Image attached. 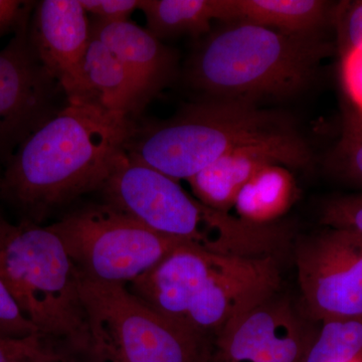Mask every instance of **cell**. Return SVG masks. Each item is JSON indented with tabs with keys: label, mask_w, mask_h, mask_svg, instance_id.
Segmentation results:
<instances>
[{
	"label": "cell",
	"mask_w": 362,
	"mask_h": 362,
	"mask_svg": "<svg viewBox=\"0 0 362 362\" xmlns=\"http://www.w3.org/2000/svg\"><path fill=\"white\" fill-rule=\"evenodd\" d=\"M333 26L337 30V49L340 56L362 49V1L337 4Z\"/></svg>",
	"instance_id": "23"
},
{
	"label": "cell",
	"mask_w": 362,
	"mask_h": 362,
	"mask_svg": "<svg viewBox=\"0 0 362 362\" xmlns=\"http://www.w3.org/2000/svg\"><path fill=\"white\" fill-rule=\"evenodd\" d=\"M322 322L305 362H357L362 356V317Z\"/></svg>",
	"instance_id": "20"
},
{
	"label": "cell",
	"mask_w": 362,
	"mask_h": 362,
	"mask_svg": "<svg viewBox=\"0 0 362 362\" xmlns=\"http://www.w3.org/2000/svg\"><path fill=\"white\" fill-rule=\"evenodd\" d=\"M311 157L308 144L294 131L235 150L187 181L197 201L228 213L243 187L261 169L271 164L303 168Z\"/></svg>",
	"instance_id": "11"
},
{
	"label": "cell",
	"mask_w": 362,
	"mask_h": 362,
	"mask_svg": "<svg viewBox=\"0 0 362 362\" xmlns=\"http://www.w3.org/2000/svg\"><path fill=\"white\" fill-rule=\"evenodd\" d=\"M14 362H33V361H14Z\"/></svg>",
	"instance_id": "32"
},
{
	"label": "cell",
	"mask_w": 362,
	"mask_h": 362,
	"mask_svg": "<svg viewBox=\"0 0 362 362\" xmlns=\"http://www.w3.org/2000/svg\"><path fill=\"white\" fill-rule=\"evenodd\" d=\"M90 33L106 45L134 77L145 105L168 87L176 76L175 51L147 28L129 21H90Z\"/></svg>",
	"instance_id": "15"
},
{
	"label": "cell",
	"mask_w": 362,
	"mask_h": 362,
	"mask_svg": "<svg viewBox=\"0 0 362 362\" xmlns=\"http://www.w3.org/2000/svg\"><path fill=\"white\" fill-rule=\"evenodd\" d=\"M273 297L220 331L221 346L233 362H296L301 354L303 327L290 307Z\"/></svg>",
	"instance_id": "14"
},
{
	"label": "cell",
	"mask_w": 362,
	"mask_h": 362,
	"mask_svg": "<svg viewBox=\"0 0 362 362\" xmlns=\"http://www.w3.org/2000/svg\"><path fill=\"white\" fill-rule=\"evenodd\" d=\"M337 45L320 35H287L230 21L211 30L192 52L187 82L206 98L258 104L285 99L313 83Z\"/></svg>",
	"instance_id": "2"
},
{
	"label": "cell",
	"mask_w": 362,
	"mask_h": 362,
	"mask_svg": "<svg viewBox=\"0 0 362 362\" xmlns=\"http://www.w3.org/2000/svg\"><path fill=\"white\" fill-rule=\"evenodd\" d=\"M280 285L275 256L235 257L190 302L187 329L197 337L204 331H221L240 314L275 295Z\"/></svg>",
	"instance_id": "10"
},
{
	"label": "cell",
	"mask_w": 362,
	"mask_h": 362,
	"mask_svg": "<svg viewBox=\"0 0 362 362\" xmlns=\"http://www.w3.org/2000/svg\"><path fill=\"white\" fill-rule=\"evenodd\" d=\"M0 189H1V176H0ZM0 197H1V194H0ZM0 218H2L1 216H0Z\"/></svg>",
	"instance_id": "30"
},
{
	"label": "cell",
	"mask_w": 362,
	"mask_h": 362,
	"mask_svg": "<svg viewBox=\"0 0 362 362\" xmlns=\"http://www.w3.org/2000/svg\"><path fill=\"white\" fill-rule=\"evenodd\" d=\"M350 109H351V108H350ZM351 110H352V109H351ZM352 111H354V110H352ZM354 113H356V112H354ZM356 114L357 117H358V118L361 119V121L362 122V117L361 115H358V114H357V113H356Z\"/></svg>",
	"instance_id": "31"
},
{
	"label": "cell",
	"mask_w": 362,
	"mask_h": 362,
	"mask_svg": "<svg viewBox=\"0 0 362 362\" xmlns=\"http://www.w3.org/2000/svg\"><path fill=\"white\" fill-rule=\"evenodd\" d=\"M66 102L132 121L146 107L132 74L106 45L93 35L77 85Z\"/></svg>",
	"instance_id": "16"
},
{
	"label": "cell",
	"mask_w": 362,
	"mask_h": 362,
	"mask_svg": "<svg viewBox=\"0 0 362 362\" xmlns=\"http://www.w3.org/2000/svg\"><path fill=\"white\" fill-rule=\"evenodd\" d=\"M86 13L103 23L129 21L131 14L139 8V0H80Z\"/></svg>",
	"instance_id": "27"
},
{
	"label": "cell",
	"mask_w": 362,
	"mask_h": 362,
	"mask_svg": "<svg viewBox=\"0 0 362 362\" xmlns=\"http://www.w3.org/2000/svg\"><path fill=\"white\" fill-rule=\"evenodd\" d=\"M0 279L42 337L82 354L90 349L78 271L51 226L0 218Z\"/></svg>",
	"instance_id": "4"
},
{
	"label": "cell",
	"mask_w": 362,
	"mask_h": 362,
	"mask_svg": "<svg viewBox=\"0 0 362 362\" xmlns=\"http://www.w3.org/2000/svg\"><path fill=\"white\" fill-rule=\"evenodd\" d=\"M298 281L309 313L321 321L362 317V237L328 228L296 254Z\"/></svg>",
	"instance_id": "9"
},
{
	"label": "cell",
	"mask_w": 362,
	"mask_h": 362,
	"mask_svg": "<svg viewBox=\"0 0 362 362\" xmlns=\"http://www.w3.org/2000/svg\"><path fill=\"white\" fill-rule=\"evenodd\" d=\"M28 35L45 70L68 99L77 85L89 47L90 21L80 0H42L35 4Z\"/></svg>",
	"instance_id": "13"
},
{
	"label": "cell",
	"mask_w": 362,
	"mask_h": 362,
	"mask_svg": "<svg viewBox=\"0 0 362 362\" xmlns=\"http://www.w3.org/2000/svg\"><path fill=\"white\" fill-rule=\"evenodd\" d=\"M328 159L338 175L362 187V122L351 109L346 112L341 135Z\"/></svg>",
	"instance_id": "21"
},
{
	"label": "cell",
	"mask_w": 362,
	"mask_h": 362,
	"mask_svg": "<svg viewBox=\"0 0 362 362\" xmlns=\"http://www.w3.org/2000/svg\"><path fill=\"white\" fill-rule=\"evenodd\" d=\"M321 223L327 228L349 230L362 237V194L331 199L322 207Z\"/></svg>",
	"instance_id": "24"
},
{
	"label": "cell",
	"mask_w": 362,
	"mask_h": 362,
	"mask_svg": "<svg viewBox=\"0 0 362 362\" xmlns=\"http://www.w3.org/2000/svg\"><path fill=\"white\" fill-rule=\"evenodd\" d=\"M233 258L182 244L127 288L162 316L192 333L187 327L190 302Z\"/></svg>",
	"instance_id": "12"
},
{
	"label": "cell",
	"mask_w": 362,
	"mask_h": 362,
	"mask_svg": "<svg viewBox=\"0 0 362 362\" xmlns=\"http://www.w3.org/2000/svg\"><path fill=\"white\" fill-rule=\"evenodd\" d=\"M66 362L42 335L25 338L0 337V362Z\"/></svg>",
	"instance_id": "22"
},
{
	"label": "cell",
	"mask_w": 362,
	"mask_h": 362,
	"mask_svg": "<svg viewBox=\"0 0 362 362\" xmlns=\"http://www.w3.org/2000/svg\"><path fill=\"white\" fill-rule=\"evenodd\" d=\"M340 76L351 109L362 117V49L342 54Z\"/></svg>",
	"instance_id": "26"
},
{
	"label": "cell",
	"mask_w": 362,
	"mask_h": 362,
	"mask_svg": "<svg viewBox=\"0 0 362 362\" xmlns=\"http://www.w3.org/2000/svg\"><path fill=\"white\" fill-rule=\"evenodd\" d=\"M134 123L66 102L7 162L1 197L23 221L39 223L58 207L101 189L125 151Z\"/></svg>",
	"instance_id": "1"
},
{
	"label": "cell",
	"mask_w": 362,
	"mask_h": 362,
	"mask_svg": "<svg viewBox=\"0 0 362 362\" xmlns=\"http://www.w3.org/2000/svg\"><path fill=\"white\" fill-rule=\"evenodd\" d=\"M84 356L85 362H119L110 354H106L103 350L95 346H90Z\"/></svg>",
	"instance_id": "29"
},
{
	"label": "cell",
	"mask_w": 362,
	"mask_h": 362,
	"mask_svg": "<svg viewBox=\"0 0 362 362\" xmlns=\"http://www.w3.org/2000/svg\"><path fill=\"white\" fill-rule=\"evenodd\" d=\"M33 6L32 2L0 0V37L11 30H16Z\"/></svg>",
	"instance_id": "28"
},
{
	"label": "cell",
	"mask_w": 362,
	"mask_h": 362,
	"mask_svg": "<svg viewBox=\"0 0 362 362\" xmlns=\"http://www.w3.org/2000/svg\"><path fill=\"white\" fill-rule=\"evenodd\" d=\"M337 4L322 0H221V21H243L287 35H320Z\"/></svg>",
	"instance_id": "17"
},
{
	"label": "cell",
	"mask_w": 362,
	"mask_h": 362,
	"mask_svg": "<svg viewBox=\"0 0 362 362\" xmlns=\"http://www.w3.org/2000/svg\"><path fill=\"white\" fill-rule=\"evenodd\" d=\"M49 226L82 275L109 284H131L185 244L105 202L82 207Z\"/></svg>",
	"instance_id": "6"
},
{
	"label": "cell",
	"mask_w": 362,
	"mask_h": 362,
	"mask_svg": "<svg viewBox=\"0 0 362 362\" xmlns=\"http://www.w3.org/2000/svg\"><path fill=\"white\" fill-rule=\"evenodd\" d=\"M221 0H139L147 30L159 40L206 37L211 23L221 21Z\"/></svg>",
	"instance_id": "19"
},
{
	"label": "cell",
	"mask_w": 362,
	"mask_h": 362,
	"mask_svg": "<svg viewBox=\"0 0 362 362\" xmlns=\"http://www.w3.org/2000/svg\"><path fill=\"white\" fill-rule=\"evenodd\" d=\"M100 190L105 204L165 237L226 256L252 257L258 252L254 226L204 206L177 180L125 151Z\"/></svg>",
	"instance_id": "5"
},
{
	"label": "cell",
	"mask_w": 362,
	"mask_h": 362,
	"mask_svg": "<svg viewBox=\"0 0 362 362\" xmlns=\"http://www.w3.org/2000/svg\"><path fill=\"white\" fill-rule=\"evenodd\" d=\"M32 11L0 49V164L4 166L21 143L59 110V94L64 93L30 42Z\"/></svg>",
	"instance_id": "8"
},
{
	"label": "cell",
	"mask_w": 362,
	"mask_h": 362,
	"mask_svg": "<svg viewBox=\"0 0 362 362\" xmlns=\"http://www.w3.org/2000/svg\"><path fill=\"white\" fill-rule=\"evenodd\" d=\"M296 197V183L288 168L271 164L243 187L233 207L243 221L271 225L289 211Z\"/></svg>",
	"instance_id": "18"
},
{
	"label": "cell",
	"mask_w": 362,
	"mask_h": 362,
	"mask_svg": "<svg viewBox=\"0 0 362 362\" xmlns=\"http://www.w3.org/2000/svg\"><path fill=\"white\" fill-rule=\"evenodd\" d=\"M35 335L42 334L23 315L16 300L0 279V337L25 338Z\"/></svg>",
	"instance_id": "25"
},
{
	"label": "cell",
	"mask_w": 362,
	"mask_h": 362,
	"mask_svg": "<svg viewBox=\"0 0 362 362\" xmlns=\"http://www.w3.org/2000/svg\"><path fill=\"white\" fill-rule=\"evenodd\" d=\"M294 131L287 118L258 104L204 98L168 120L135 121L125 152L173 180H188L235 150Z\"/></svg>",
	"instance_id": "3"
},
{
	"label": "cell",
	"mask_w": 362,
	"mask_h": 362,
	"mask_svg": "<svg viewBox=\"0 0 362 362\" xmlns=\"http://www.w3.org/2000/svg\"><path fill=\"white\" fill-rule=\"evenodd\" d=\"M90 346L119 362H194L197 337L168 320L128 289L78 272Z\"/></svg>",
	"instance_id": "7"
}]
</instances>
